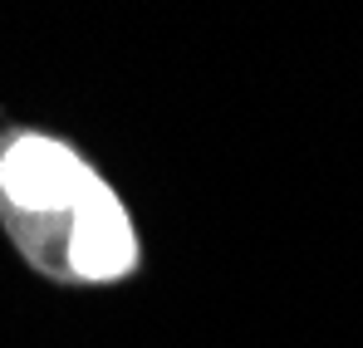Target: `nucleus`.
Returning a JSON list of instances; mask_svg holds the SVG:
<instances>
[{"mask_svg": "<svg viewBox=\"0 0 363 348\" xmlns=\"http://www.w3.org/2000/svg\"><path fill=\"white\" fill-rule=\"evenodd\" d=\"M89 181V167L55 137H15L0 157V191L20 211H69L79 186Z\"/></svg>", "mask_w": 363, "mask_h": 348, "instance_id": "nucleus-1", "label": "nucleus"}, {"mask_svg": "<svg viewBox=\"0 0 363 348\" xmlns=\"http://www.w3.org/2000/svg\"><path fill=\"white\" fill-rule=\"evenodd\" d=\"M74 231H69V265L84 280H118L133 270L138 245H133V226L123 216V206L113 201V191L89 172V181L79 186L74 206Z\"/></svg>", "mask_w": 363, "mask_h": 348, "instance_id": "nucleus-2", "label": "nucleus"}]
</instances>
